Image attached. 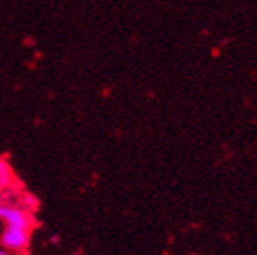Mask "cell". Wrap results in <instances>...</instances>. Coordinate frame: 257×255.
Instances as JSON below:
<instances>
[{"label": "cell", "mask_w": 257, "mask_h": 255, "mask_svg": "<svg viewBox=\"0 0 257 255\" xmlns=\"http://www.w3.org/2000/svg\"><path fill=\"white\" fill-rule=\"evenodd\" d=\"M0 221L6 227L25 228L31 232L36 225L34 212L22 207L18 202H4V200H0Z\"/></svg>", "instance_id": "obj_1"}, {"label": "cell", "mask_w": 257, "mask_h": 255, "mask_svg": "<svg viewBox=\"0 0 257 255\" xmlns=\"http://www.w3.org/2000/svg\"><path fill=\"white\" fill-rule=\"evenodd\" d=\"M0 244H2V248H6L15 255L27 253L29 244H31V230L6 227L0 234Z\"/></svg>", "instance_id": "obj_2"}, {"label": "cell", "mask_w": 257, "mask_h": 255, "mask_svg": "<svg viewBox=\"0 0 257 255\" xmlns=\"http://www.w3.org/2000/svg\"><path fill=\"white\" fill-rule=\"evenodd\" d=\"M15 186H16V175L13 172L11 164L4 157H0V193L11 191Z\"/></svg>", "instance_id": "obj_3"}, {"label": "cell", "mask_w": 257, "mask_h": 255, "mask_svg": "<svg viewBox=\"0 0 257 255\" xmlns=\"http://www.w3.org/2000/svg\"><path fill=\"white\" fill-rule=\"evenodd\" d=\"M0 255H15V253H11V251H8L6 248H0Z\"/></svg>", "instance_id": "obj_4"}]
</instances>
